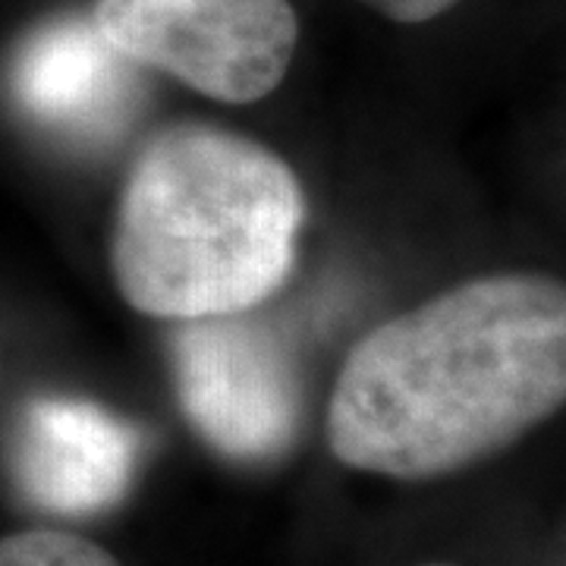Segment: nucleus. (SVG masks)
Returning <instances> with one entry per match:
<instances>
[{"label":"nucleus","instance_id":"nucleus-1","mask_svg":"<svg viewBox=\"0 0 566 566\" xmlns=\"http://www.w3.org/2000/svg\"><path fill=\"white\" fill-rule=\"evenodd\" d=\"M566 406V283L465 281L349 349L327 444L349 469L403 482L460 472Z\"/></svg>","mask_w":566,"mask_h":566},{"label":"nucleus","instance_id":"nucleus-2","mask_svg":"<svg viewBox=\"0 0 566 566\" xmlns=\"http://www.w3.org/2000/svg\"><path fill=\"white\" fill-rule=\"evenodd\" d=\"M303 221V186L281 155L214 126H170L123 182L114 281L148 318L240 315L290 277Z\"/></svg>","mask_w":566,"mask_h":566},{"label":"nucleus","instance_id":"nucleus-3","mask_svg":"<svg viewBox=\"0 0 566 566\" xmlns=\"http://www.w3.org/2000/svg\"><path fill=\"white\" fill-rule=\"evenodd\" d=\"M92 20L136 66L227 104L271 95L300 41L290 0H98Z\"/></svg>","mask_w":566,"mask_h":566},{"label":"nucleus","instance_id":"nucleus-4","mask_svg":"<svg viewBox=\"0 0 566 566\" xmlns=\"http://www.w3.org/2000/svg\"><path fill=\"white\" fill-rule=\"evenodd\" d=\"M240 315L182 322L174 337L180 406L230 460H271L300 428V381L274 334Z\"/></svg>","mask_w":566,"mask_h":566},{"label":"nucleus","instance_id":"nucleus-5","mask_svg":"<svg viewBox=\"0 0 566 566\" xmlns=\"http://www.w3.org/2000/svg\"><path fill=\"white\" fill-rule=\"evenodd\" d=\"M139 438L107 409L70 397L25 406L13 438V479L41 510L92 516L126 494Z\"/></svg>","mask_w":566,"mask_h":566},{"label":"nucleus","instance_id":"nucleus-6","mask_svg":"<svg viewBox=\"0 0 566 566\" xmlns=\"http://www.w3.org/2000/svg\"><path fill=\"white\" fill-rule=\"evenodd\" d=\"M133 66L95 20H57L22 44L13 88L41 123L63 133L104 136L133 107Z\"/></svg>","mask_w":566,"mask_h":566},{"label":"nucleus","instance_id":"nucleus-7","mask_svg":"<svg viewBox=\"0 0 566 566\" xmlns=\"http://www.w3.org/2000/svg\"><path fill=\"white\" fill-rule=\"evenodd\" d=\"M0 566H120V560L73 532L29 528L0 538Z\"/></svg>","mask_w":566,"mask_h":566},{"label":"nucleus","instance_id":"nucleus-8","mask_svg":"<svg viewBox=\"0 0 566 566\" xmlns=\"http://www.w3.org/2000/svg\"><path fill=\"white\" fill-rule=\"evenodd\" d=\"M368 10L381 13L390 22H403V25H419V22L438 20L444 17L450 7H457L460 0H359Z\"/></svg>","mask_w":566,"mask_h":566},{"label":"nucleus","instance_id":"nucleus-9","mask_svg":"<svg viewBox=\"0 0 566 566\" xmlns=\"http://www.w3.org/2000/svg\"><path fill=\"white\" fill-rule=\"evenodd\" d=\"M434 566H441V564H434Z\"/></svg>","mask_w":566,"mask_h":566}]
</instances>
